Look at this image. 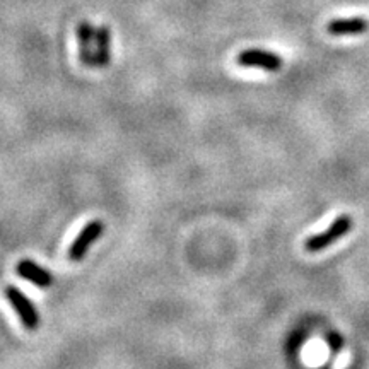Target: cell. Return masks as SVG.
<instances>
[{"instance_id":"52a82bcc","label":"cell","mask_w":369,"mask_h":369,"mask_svg":"<svg viewBox=\"0 0 369 369\" xmlns=\"http://www.w3.org/2000/svg\"><path fill=\"white\" fill-rule=\"evenodd\" d=\"M369 29V22L364 18L333 19L327 25V31L332 36H354L363 34Z\"/></svg>"},{"instance_id":"5b68a950","label":"cell","mask_w":369,"mask_h":369,"mask_svg":"<svg viewBox=\"0 0 369 369\" xmlns=\"http://www.w3.org/2000/svg\"><path fill=\"white\" fill-rule=\"evenodd\" d=\"M77 45L79 58L85 67L96 65V28L89 21H81L77 25Z\"/></svg>"},{"instance_id":"7a4b0ae2","label":"cell","mask_w":369,"mask_h":369,"mask_svg":"<svg viewBox=\"0 0 369 369\" xmlns=\"http://www.w3.org/2000/svg\"><path fill=\"white\" fill-rule=\"evenodd\" d=\"M6 298L9 299L11 306H13V308L15 309L19 320L22 321V325H25L26 330H29V332H34V330L40 327V314H38L36 308H34V305L31 302V299L26 296L25 293H21L18 287L7 286L6 287Z\"/></svg>"},{"instance_id":"277c9868","label":"cell","mask_w":369,"mask_h":369,"mask_svg":"<svg viewBox=\"0 0 369 369\" xmlns=\"http://www.w3.org/2000/svg\"><path fill=\"white\" fill-rule=\"evenodd\" d=\"M103 232L104 224L101 223L99 219H95L85 224V226L81 229L79 235H77V238L72 242L71 248H69V258H71L72 262H81V260L88 255L91 244L98 242L101 236H103Z\"/></svg>"},{"instance_id":"3957f363","label":"cell","mask_w":369,"mask_h":369,"mask_svg":"<svg viewBox=\"0 0 369 369\" xmlns=\"http://www.w3.org/2000/svg\"><path fill=\"white\" fill-rule=\"evenodd\" d=\"M236 64L242 67H251V69H262L267 72H279L284 65L282 58L275 52L262 48H248L238 53L236 57Z\"/></svg>"},{"instance_id":"8992f818","label":"cell","mask_w":369,"mask_h":369,"mask_svg":"<svg viewBox=\"0 0 369 369\" xmlns=\"http://www.w3.org/2000/svg\"><path fill=\"white\" fill-rule=\"evenodd\" d=\"M15 272H18L19 277L31 282V284L41 287V289H48V287L53 284L52 272L45 269V267L38 265V263H34L33 260L22 258L21 262H18V265H15Z\"/></svg>"},{"instance_id":"6da1fadb","label":"cell","mask_w":369,"mask_h":369,"mask_svg":"<svg viewBox=\"0 0 369 369\" xmlns=\"http://www.w3.org/2000/svg\"><path fill=\"white\" fill-rule=\"evenodd\" d=\"M352 217L349 214H342L337 217L327 229H323L318 235L312 236L305 242V248L308 253H318V251L327 250L330 244L339 242L340 238H344L349 231L352 229Z\"/></svg>"},{"instance_id":"ba28073f","label":"cell","mask_w":369,"mask_h":369,"mask_svg":"<svg viewBox=\"0 0 369 369\" xmlns=\"http://www.w3.org/2000/svg\"><path fill=\"white\" fill-rule=\"evenodd\" d=\"M111 64V29L103 25L96 28V65L101 69Z\"/></svg>"}]
</instances>
